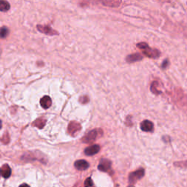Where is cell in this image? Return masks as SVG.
<instances>
[{
	"label": "cell",
	"mask_w": 187,
	"mask_h": 187,
	"mask_svg": "<svg viewBox=\"0 0 187 187\" xmlns=\"http://www.w3.org/2000/svg\"><path fill=\"white\" fill-rule=\"evenodd\" d=\"M102 134V131L100 129H95L89 131L86 135L82 138V142L84 143H90L94 141L99 136V134Z\"/></svg>",
	"instance_id": "obj_1"
},
{
	"label": "cell",
	"mask_w": 187,
	"mask_h": 187,
	"mask_svg": "<svg viewBox=\"0 0 187 187\" xmlns=\"http://www.w3.org/2000/svg\"><path fill=\"white\" fill-rule=\"evenodd\" d=\"M145 175V170L143 168H140L138 169L137 170L134 171V172H131V173L129 175V183L131 185L134 184L137 182L138 180L141 179Z\"/></svg>",
	"instance_id": "obj_2"
},
{
	"label": "cell",
	"mask_w": 187,
	"mask_h": 187,
	"mask_svg": "<svg viewBox=\"0 0 187 187\" xmlns=\"http://www.w3.org/2000/svg\"><path fill=\"white\" fill-rule=\"evenodd\" d=\"M112 162L107 159H102L98 165V169L102 172H110L111 170Z\"/></svg>",
	"instance_id": "obj_3"
},
{
	"label": "cell",
	"mask_w": 187,
	"mask_h": 187,
	"mask_svg": "<svg viewBox=\"0 0 187 187\" xmlns=\"http://www.w3.org/2000/svg\"><path fill=\"white\" fill-rule=\"evenodd\" d=\"M81 130V125L78 122L72 121L68 125V132L71 135H75Z\"/></svg>",
	"instance_id": "obj_4"
},
{
	"label": "cell",
	"mask_w": 187,
	"mask_h": 187,
	"mask_svg": "<svg viewBox=\"0 0 187 187\" xmlns=\"http://www.w3.org/2000/svg\"><path fill=\"white\" fill-rule=\"evenodd\" d=\"M143 53L146 56L149 57V58H156L157 57H159L160 56V52L159 51L156 49H151V48H149V46L148 48H146V49L143 50Z\"/></svg>",
	"instance_id": "obj_5"
},
{
	"label": "cell",
	"mask_w": 187,
	"mask_h": 187,
	"mask_svg": "<svg viewBox=\"0 0 187 187\" xmlns=\"http://www.w3.org/2000/svg\"><path fill=\"white\" fill-rule=\"evenodd\" d=\"M100 150V146L99 145H93L87 147L84 150V153L86 156H93L96 154Z\"/></svg>",
	"instance_id": "obj_6"
},
{
	"label": "cell",
	"mask_w": 187,
	"mask_h": 187,
	"mask_svg": "<svg viewBox=\"0 0 187 187\" xmlns=\"http://www.w3.org/2000/svg\"><path fill=\"white\" fill-rule=\"evenodd\" d=\"M74 166L78 170H86L89 167V163L84 159H80L75 162Z\"/></svg>",
	"instance_id": "obj_7"
},
{
	"label": "cell",
	"mask_w": 187,
	"mask_h": 187,
	"mask_svg": "<svg viewBox=\"0 0 187 187\" xmlns=\"http://www.w3.org/2000/svg\"><path fill=\"white\" fill-rule=\"evenodd\" d=\"M37 29L42 33L48 35H54L58 34V32L54 31L53 29H51L50 26H41V25H37Z\"/></svg>",
	"instance_id": "obj_8"
},
{
	"label": "cell",
	"mask_w": 187,
	"mask_h": 187,
	"mask_svg": "<svg viewBox=\"0 0 187 187\" xmlns=\"http://www.w3.org/2000/svg\"><path fill=\"white\" fill-rule=\"evenodd\" d=\"M140 129L143 131H147V132L153 131V124L148 120H145L140 124Z\"/></svg>",
	"instance_id": "obj_9"
},
{
	"label": "cell",
	"mask_w": 187,
	"mask_h": 187,
	"mask_svg": "<svg viewBox=\"0 0 187 187\" xmlns=\"http://www.w3.org/2000/svg\"><path fill=\"white\" fill-rule=\"evenodd\" d=\"M103 5L109 7H118L121 5V0H99Z\"/></svg>",
	"instance_id": "obj_10"
},
{
	"label": "cell",
	"mask_w": 187,
	"mask_h": 187,
	"mask_svg": "<svg viewBox=\"0 0 187 187\" xmlns=\"http://www.w3.org/2000/svg\"><path fill=\"white\" fill-rule=\"evenodd\" d=\"M52 105V100L48 96H45L40 99V105L43 109H48Z\"/></svg>",
	"instance_id": "obj_11"
},
{
	"label": "cell",
	"mask_w": 187,
	"mask_h": 187,
	"mask_svg": "<svg viewBox=\"0 0 187 187\" xmlns=\"http://www.w3.org/2000/svg\"><path fill=\"white\" fill-rule=\"evenodd\" d=\"M143 59V56L140 55V53H133L131 55H129L126 58V61L128 63H132L135 62V61H140Z\"/></svg>",
	"instance_id": "obj_12"
},
{
	"label": "cell",
	"mask_w": 187,
	"mask_h": 187,
	"mask_svg": "<svg viewBox=\"0 0 187 187\" xmlns=\"http://www.w3.org/2000/svg\"><path fill=\"white\" fill-rule=\"evenodd\" d=\"M11 169L8 165L5 164V165H3L1 169V174L4 178H8L11 175Z\"/></svg>",
	"instance_id": "obj_13"
},
{
	"label": "cell",
	"mask_w": 187,
	"mask_h": 187,
	"mask_svg": "<svg viewBox=\"0 0 187 187\" xmlns=\"http://www.w3.org/2000/svg\"><path fill=\"white\" fill-rule=\"evenodd\" d=\"M46 119L44 118H39L35 120L33 123H32V126L36 127L39 129H42L45 127V124H46Z\"/></svg>",
	"instance_id": "obj_14"
},
{
	"label": "cell",
	"mask_w": 187,
	"mask_h": 187,
	"mask_svg": "<svg viewBox=\"0 0 187 187\" xmlns=\"http://www.w3.org/2000/svg\"><path fill=\"white\" fill-rule=\"evenodd\" d=\"M10 4L6 0H0V11L7 12L10 10Z\"/></svg>",
	"instance_id": "obj_15"
},
{
	"label": "cell",
	"mask_w": 187,
	"mask_h": 187,
	"mask_svg": "<svg viewBox=\"0 0 187 187\" xmlns=\"http://www.w3.org/2000/svg\"><path fill=\"white\" fill-rule=\"evenodd\" d=\"M9 30L6 26H3V27L0 28V37L4 38L8 35Z\"/></svg>",
	"instance_id": "obj_16"
},
{
	"label": "cell",
	"mask_w": 187,
	"mask_h": 187,
	"mask_svg": "<svg viewBox=\"0 0 187 187\" xmlns=\"http://www.w3.org/2000/svg\"><path fill=\"white\" fill-rule=\"evenodd\" d=\"M9 141H10V137H9L8 134L6 132L5 134H4L2 138H1V142H2L3 143H4V144H7V143H9Z\"/></svg>",
	"instance_id": "obj_17"
},
{
	"label": "cell",
	"mask_w": 187,
	"mask_h": 187,
	"mask_svg": "<svg viewBox=\"0 0 187 187\" xmlns=\"http://www.w3.org/2000/svg\"><path fill=\"white\" fill-rule=\"evenodd\" d=\"M80 103H83V104H86L88 103L89 102V96H83L80 98Z\"/></svg>",
	"instance_id": "obj_18"
},
{
	"label": "cell",
	"mask_w": 187,
	"mask_h": 187,
	"mask_svg": "<svg viewBox=\"0 0 187 187\" xmlns=\"http://www.w3.org/2000/svg\"><path fill=\"white\" fill-rule=\"evenodd\" d=\"M94 185L93 182H92V180L91 178H88L84 182V186H92Z\"/></svg>",
	"instance_id": "obj_19"
},
{
	"label": "cell",
	"mask_w": 187,
	"mask_h": 187,
	"mask_svg": "<svg viewBox=\"0 0 187 187\" xmlns=\"http://www.w3.org/2000/svg\"><path fill=\"white\" fill-rule=\"evenodd\" d=\"M137 47L138 48H140V49L144 50L146 49V48H148V44H146V42H140V43L137 44Z\"/></svg>",
	"instance_id": "obj_20"
},
{
	"label": "cell",
	"mask_w": 187,
	"mask_h": 187,
	"mask_svg": "<svg viewBox=\"0 0 187 187\" xmlns=\"http://www.w3.org/2000/svg\"><path fill=\"white\" fill-rule=\"evenodd\" d=\"M168 65H169V61H168L167 59H166L163 61V63H162V68L165 69V68H167V67Z\"/></svg>",
	"instance_id": "obj_21"
},
{
	"label": "cell",
	"mask_w": 187,
	"mask_h": 187,
	"mask_svg": "<svg viewBox=\"0 0 187 187\" xmlns=\"http://www.w3.org/2000/svg\"><path fill=\"white\" fill-rule=\"evenodd\" d=\"M1 127H2V124H1V121L0 120V129H1Z\"/></svg>",
	"instance_id": "obj_22"
},
{
	"label": "cell",
	"mask_w": 187,
	"mask_h": 187,
	"mask_svg": "<svg viewBox=\"0 0 187 187\" xmlns=\"http://www.w3.org/2000/svg\"><path fill=\"white\" fill-rule=\"evenodd\" d=\"M0 175H1V169H0Z\"/></svg>",
	"instance_id": "obj_23"
}]
</instances>
